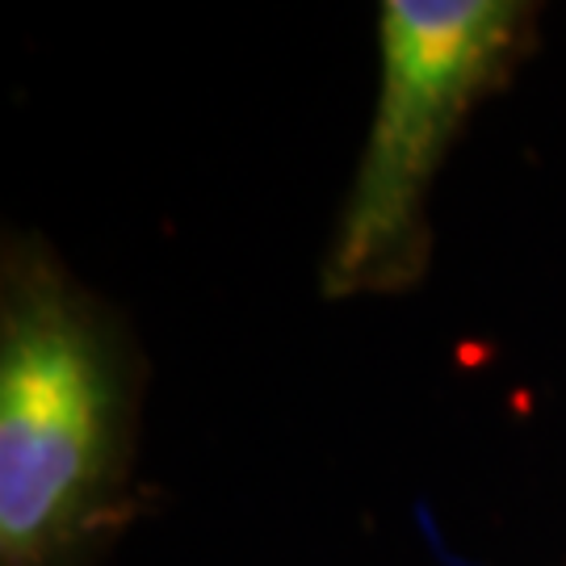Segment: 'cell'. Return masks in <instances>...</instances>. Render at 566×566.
Returning <instances> with one entry per match:
<instances>
[{"instance_id":"cell-1","label":"cell","mask_w":566,"mask_h":566,"mask_svg":"<svg viewBox=\"0 0 566 566\" xmlns=\"http://www.w3.org/2000/svg\"><path fill=\"white\" fill-rule=\"evenodd\" d=\"M151 365L30 227L0 235V566H102L139 512Z\"/></svg>"},{"instance_id":"cell-2","label":"cell","mask_w":566,"mask_h":566,"mask_svg":"<svg viewBox=\"0 0 566 566\" xmlns=\"http://www.w3.org/2000/svg\"><path fill=\"white\" fill-rule=\"evenodd\" d=\"M528 0H382L378 88L319 264L327 303L390 298L428 277L432 189L479 105L537 42Z\"/></svg>"}]
</instances>
